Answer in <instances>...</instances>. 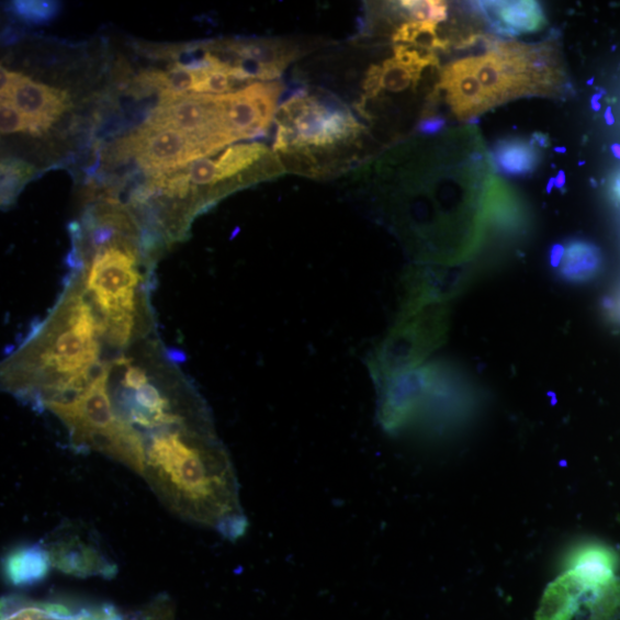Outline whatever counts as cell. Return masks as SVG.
<instances>
[{
	"label": "cell",
	"mask_w": 620,
	"mask_h": 620,
	"mask_svg": "<svg viewBox=\"0 0 620 620\" xmlns=\"http://www.w3.org/2000/svg\"><path fill=\"white\" fill-rule=\"evenodd\" d=\"M117 354L102 316L68 274L55 307L3 363L2 383L18 398L44 407L80 394Z\"/></svg>",
	"instance_id": "1"
},
{
	"label": "cell",
	"mask_w": 620,
	"mask_h": 620,
	"mask_svg": "<svg viewBox=\"0 0 620 620\" xmlns=\"http://www.w3.org/2000/svg\"><path fill=\"white\" fill-rule=\"evenodd\" d=\"M84 228L90 248L74 244L69 274L102 316L112 349L127 352L155 330L151 270L123 212L112 207L90 214Z\"/></svg>",
	"instance_id": "2"
},
{
	"label": "cell",
	"mask_w": 620,
	"mask_h": 620,
	"mask_svg": "<svg viewBox=\"0 0 620 620\" xmlns=\"http://www.w3.org/2000/svg\"><path fill=\"white\" fill-rule=\"evenodd\" d=\"M146 469L151 467L188 514L219 533L240 511L235 475L213 429L189 424L156 430L145 439Z\"/></svg>",
	"instance_id": "3"
},
{
	"label": "cell",
	"mask_w": 620,
	"mask_h": 620,
	"mask_svg": "<svg viewBox=\"0 0 620 620\" xmlns=\"http://www.w3.org/2000/svg\"><path fill=\"white\" fill-rule=\"evenodd\" d=\"M110 362L80 394L67 401L48 402L43 408L63 421L78 448L101 452L145 475V439L115 412L109 387Z\"/></svg>",
	"instance_id": "4"
},
{
	"label": "cell",
	"mask_w": 620,
	"mask_h": 620,
	"mask_svg": "<svg viewBox=\"0 0 620 620\" xmlns=\"http://www.w3.org/2000/svg\"><path fill=\"white\" fill-rule=\"evenodd\" d=\"M274 153L301 156L332 154L354 144L365 127L337 97L297 90L281 104L275 121Z\"/></svg>",
	"instance_id": "5"
},
{
	"label": "cell",
	"mask_w": 620,
	"mask_h": 620,
	"mask_svg": "<svg viewBox=\"0 0 620 620\" xmlns=\"http://www.w3.org/2000/svg\"><path fill=\"white\" fill-rule=\"evenodd\" d=\"M534 620H620V577L565 570L545 588Z\"/></svg>",
	"instance_id": "6"
},
{
	"label": "cell",
	"mask_w": 620,
	"mask_h": 620,
	"mask_svg": "<svg viewBox=\"0 0 620 620\" xmlns=\"http://www.w3.org/2000/svg\"><path fill=\"white\" fill-rule=\"evenodd\" d=\"M448 308L442 304L405 309L398 327L384 343L375 382L420 365L448 332Z\"/></svg>",
	"instance_id": "7"
},
{
	"label": "cell",
	"mask_w": 620,
	"mask_h": 620,
	"mask_svg": "<svg viewBox=\"0 0 620 620\" xmlns=\"http://www.w3.org/2000/svg\"><path fill=\"white\" fill-rule=\"evenodd\" d=\"M144 126L181 132L200 143L207 157L237 142L228 127L221 95L191 92L160 104Z\"/></svg>",
	"instance_id": "8"
},
{
	"label": "cell",
	"mask_w": 620,
	"mask_h": 620,
	"mask_svg": "<svg viewBox=\"0 0 620 620\" xmlns=\"http://www.w3.org/2000/svg\"><path fill=\"white\" fill-rule=\"evenodd\" d=\"M443 371L440 364L418 365L382 381L379 415L385 431L396 433L412 424L435 398Z\"/></svg>",
	"instance_id": "9"
},
{
	"label": "cell",
	"mask_w": 620,
	"mask_h": 620,
	"mask_svg": "<svg viewBox=\"0 0 620 620\" xmlns=\"http://www.w3.org/2000/svg\"><path fill=\"white\" fill-rule=\"evenodd\" d=\"M283 84L255 82L234 93L221 95L228 127L237 142L264 136L275 121Z\"/></svg>",
	"instance_id": "10"
},
{
	"label": "cell",
	"mask_w": 620,
	"mask_h": 620,
	"mask_svg": "<svg viewBox=\"0 0 620 620\" xmlns=\"http://www.w3.org/2000/svg\"><path fill=\"white\" fill-rule=\"evenodd\" d=\"M301 47L283 40H243L226 43L225 53L235 56L227 64L233 76L245 84L271 82L296 58Z\"/></svg>",
	"instance_id": "11"
},
{
	"label": "cell",
	"mask_w": 620,
	"mask_h": 620,
	"mask_svg": "<svg viewBox=\"0 0 620 620\" xmlns=\"http://www.w3.org/2000/svg\"><path fill=\"white\" fill-rule=\"evenodd\" d=\"M126 146L143 169L154 176L207 158L200 143L173 129L144 126L128 138Z\"/></svg>",
	"instance_id": "12"
},
{
	"label": "cell",
	"mask_w": 620,
	"mask_h": 620,
	"mask_svg": "<svg viewBox=\"0 0 620 620\" xmlns=\"http://www.w3.org/2000/svg\"><path fill=\"white\" fill-rule=\"evenodd\" d=\"M0 92L30 122L31 134H43L68 110L65 91L32 81L19 72L0 70Z\"/></svg>",
	"instance_id": "13"
},
{
	"label": "cell",
	"mask_w": 620,
	"mask_h": 620,
	"mask_svg": "<svg viewBox=\"0 0 620 620\" xmlns=\"http://www.w3.org/2000/svg\"><path fill=\"white\" fill-rule=\"evenodd\" d=\"M438 89L446 93L460 119L477 117L492 108L474 71L473 57L454 61L441 71Z\"/></svg>",
	"instance_id": "14"
},
{
	"label": "cell",
	"mask_w": 620,
	"mask_h": 620,
	"mask_svg": "<svg viewBox=\"0 0 620 620\" xmlns=\"http://www.w3.org/2000/svg\"><path fill=\"white\" fill-rule=\"evenodd\" d=\"M53 567L65 575L78 578L101 576L114 578L117 566L110 562L95 545L78 537H69L49 544L46 549Z\"/></svg>",
	"instance_id": "15"
},
{
	"label": "cell",
	"mask_w": 620,
	"mask_h": 620,
	"mask_svg": "<svg viewBox=\"0 0 620 620\" xmlns=\"http://www.w3.org/2000/svg\"><path fill=\"white\" fill-rule=\"evenodd\" d=\"M476 9L496 35L515 37L541 31L548 21L538 2H478Z\"/></svg>",
	"instance_id": "16"
},
{
	"label": "cell",
	"mask_w": 620,
	"mask_h": 620,
	"mask_svg": "<svg viewBox=\"0 0 620 620\" xmlns=\"http://www.w3.org/2000/svg\"><path fill=\"white\" fill-rule=\"evenodd\" d=\"M53 563L40 543L20 545L3 561L5 580L14 587H31L45 580Z\"/></svg>",
	"instance_id": "17"
},
{
	"label": "cell",
	"mask_w": 620,
	"mask_h": 620,
	"mask_svg": "<svg viewBox=\"0 0 620 620\" xmlns=\"http://www.w3.org/2000/svg\"><path fill=\"white\" fill-rule=\"evenodd\" d=\"M557 266V272L564 282L585 283L598 274L602 256L597 245L584 239L568 240Z\"/></svg>",
	"instance_id": "18"
},
{
	"label": "cell",
	"mask_w": 620,
	"mask_h": 620,
	"mask_svg": "<svg viewBox=\"0 0 620 620\" xmlns=\"http://www.w3.org/2000/svg\"><path fill=\"white\" fill-rule=\"evenodd\" d=\"M565 568L595 577L619 576L620 556L606 543L586 542L567 555Z\"/></svg>",
	"instance_id": "19"
},
{
	"label": "cell",
	"mask_w": 620,
	"mask_h": 620,
	"mask_svg": "<svg viewBox=\"0 0 620 620\" xmlns=\"http://www.w3.org/2000/svg\"><path fill=\"white\" fill-rule=\"evenodd\" d=\"M496 170L508 178H525L532 173L540 160L536 145L522 138H506L496 143L492 151Z\"/></svg>",
	"instance_id": "20"
},
{
	"label": "cell",
	"mask_w": 620,
	"mask_h": 620,
	"mask_svg": "<svg viewBox=\"0 0 620 620\" xmlns=\"http://www.w3.org/2000/svg\"><path fill=\"white\" fill-rule=\"evenodd\" d=\"M139 81L143 87L159 91L160 104H165L193 91L196 70L177 65L167 71L144 72Z\"/></svg>",
	"instance_id": "21"
},
{
	"label": "cell",
	"mask_w": 620,
	"mask_h": 620,
	"mask_svg": "<svg viewBox=\"0 0 620 620\" xmlns=\"http://www.w3.org/2000/svg\"><path fill=\"white\" fill-rule=\"evenodd\" d=\"M269 155L260 143H238L226 148L215 162L217 182L233 179Z\"/></svg>",
	"instance_id": "22"
},
{
	"label": "cell",
	"mask_w": 620,
	"mask_h": 620,
	"mask_svg": "<svg viewBox=\"0 0 620 620\" xmlns=\"http://www.w3.org/2000/svg\"><path fill=\"white\" fill-rule=\"evenodd\" d=\"M394 44H407L435 53L436 49L446 52L450 40L439 34L438 23L431 21H409L396 30L392 36Z\"/></svg>",
	"instance_id": "23"
},
{
	"label": "cell",
	"mask_w": 620,
	"mask_h": 620,
	"mask_svg": "<svg viewBox=\"0 0 620 620\" xmlns=\"http://www.w3.org/2000/svg\"><path fill=\"white\" fill-rule=\"evenodd\" d=\"M247 86L238 81L232 74L230 67L219 59L213 65L196 70L194 93L223 95L234 93Z\"/></svg>",
	"instance_id": "24"
},
{
	"label": "cell",
	"mask_w": 620,
	"mask_h": 620,
	"mask_svg": "<svg viewBox=\"0 0 620 620\" xmlns=\"http://www.w3.org/2000/svg\"><path fill=\"white\" fill-rule=\"evenodd\" d=\"M0 171V188H2V207L12 206L24 185L33 178L35 168L24 161L5 159Z\"/></svg>",
	"instance_id": "25"
},
{
	"label": "cell",
	"mask_w": 620,
	"mask_h": 620,
	"mask_svg": "<svg viewBox=\"0 0 620 620\" xmlns=\"http://www.w3.org/2000/svg\"><path fill=\"white\" fill-rule=\"evenodd\" d=\"M381 67L383 92L398 93L410 87L416 88L421 77V72L403 66L394 58L383 61Z\"/></svg>",
	"instance_id": "26"
},
{
	"label": "cell",
	"mask_w": 620,
	"mask_h": 620,
	"mask_svg": "<svg viewBox=\"0 0 620 620\" xmlns=\"http://www.w3.org/2000/svg\"><path fill=\"white\" fill-rule=\"evenodd\" d=\"M398 4L415 21L440 23L449 18V4L441 2V0H424V2L410 0V2H399Z\"/></svg>",
	"instance_id": "27"
},
{
	"label": "cell",
	"mask_w": 620,
	"mask_h": 620,
	"mask_svg": "<svg viewBox=\"0 0 620 620\" xmlns=\"http://www.w3.org/2000/svg\"><path fill=\"white\" fill-rule=\"evenodd\" d=\"M59 3L57 2H27L20 0L13 3V11L21 20L31 23H46L52 21L59 12Z\"/></svg>",
	"instance_id": "28"
},
{
	"label": "cell",
	"mask_w": 620,
	"mask_h": 620,
	"mask_svg": "<svg viewBox=\"0 0 620 620\" xmlns=\"http://www.w3.org/2000/svg\"><path fill=\"white\" fill-rule=\"evenodd\" d=\"M0 131L2 134L31 133L30 122L10 101L0 103Z\"/></svg>",
	"instance_id": "29"
},
{
	"label": "cell",
	"mask_w": 620,
	"mask_h": 620,
	"mask_svg": "<svg viewBox=\"0 0 620 620\" xmlns=\"http://www.w3.org/2000/svg\"><path fill=\"white\" fill-rule=\"evenodd\" d=\"M189 179L194 185H215L217 184V173L215 161L204 158L189 165Z\"/></svg>",
	"instance_id": "30"
},
{
	"label": "cell",
	"mask_w": 620,
	"mask_h": 620,
	"mask_svg": "<svg viewBox=\"0 0 620 620\" xmlns=\"http://www.w3.org/2000/svg\"><path fill=\"white\" fill-rule=\"evenodd\" d=\"M74 620H123L115 607L105 605L99 608L82 609Z\"/></svg>",
	"instance_id": "31"
},
{
	"label": "cell",
	"mask_w": 620,
	"mask_h": 620,
	"mask_svg": "<svg viewBox=\"0 0 620 620\" xmlns=\"http://www.w3.org/2000/svg\"><path fill=\"white\" fill-rule=\"evenodd\" d=\"M444 124L446 120L440 116L429 117L419 123L418 129L424 134H436L444 127Z\"/></svg>",
	"instance_id": "32"
},
{
	"label": "cell",
	"mask_w": 620,
	"mask_h": 620,
	"mask_svg": "<svg viewBox=\"0 0 620 620\" xmlns=\"http://www.w3.org/2000/svg\"><path fill=\"white\" fill-rule=\"evenodd\" d=\"M564 252V245L563 244H555L552 246L551 248V252H550V262L552 264V267L557 268L561 258L563 256Z\"/></svg>",
	"instance_id": "33"
},
{
	"label": "cell",
	"mask_w": 620,
	"mask_h": 620,
	"mask_svg": "<svg viewBox=\"0 0 620 620\" xmlns=\"http://www.w3.org/2000/svg\"><path fill=\"white\" fill-rule=\"evenodd\" d=\"M531 143L541 147H549L551 144L550 137L545 134L536 133L532 136Z\"/></svg>",
	"instance_id": "34"
},
{
	"label": "cell",
	"mask_w": 620,
	"mask_h": 620,
	"mask_svg": "<svg viewBox=\"0 0 620 620\" xmlns=\"http://www.w3.org/2000/svg\"><path fill=\"white\" fill-rule=\"evenodd\" d=\"M602 95H604V92L593 95L591 102H590L593 111L599 112L601 110L600 99L602 98Z\"/></svg>",
	"instance_id": "35"
},
{
	"label": "cell",
	"mask_w": 620,
	"mask_h": 620,
	"mask_svg": "<svg viewBox=\"0 0 620 620\" xmlns=\"http://www.w3.org/2000/svg\"><path fill=\"white\" fill-rule=\"evenodd\" d=\"M10 620H45V619H37L31 616L30 613H27L26 611L21 610L16 615H14Z\"/></svg>",
	"instance_id": "36"
},
{
	"label": "cell",
	"mask_w": 620,
	"mask_h": 620,
	"mask_svg": "<svg viewBox=\"0 0 620 620\" xmlns=\"http://www.w3.org/2000/svg\"><path fill=\"white\" fill-rule=\"evenodd\" d=\"M566 183L565 172L564 170H560L557 177L555 178V187L556 189H563Z\"/></svg>",
	"instance_id": "37"
},
{
	"label": "cell",
	"mask_w": 620,
	"mask_h": 620,
	"mask_svg": "<svg viewBox=\"0 0 620 620\" xmlns=\"http://www.w3.org/2000/svg\"><path fill=\"white\" fill-rule=\"evenodd\" d=\"M605 120L606 122L609 124V126H612V124L615 123V117L612 115V110L611 108H608L606 113H605Z\"/></svg>",
	"instance_id": "38"
},
{
	"label": "cell",
	"mask_w": 620,
	"mask_h": 620,
	"mask_svg": "<svg viewBox=\"0 0 620 620\" xmlns=\"http://www.w3.org/2000/svg\"><path fill=\"white\" fill-rule=\"evenodd\" d=\"M611 151L617 159H620V144H613L611 146Z\"/></svg>",
	"instance_id": "39"
},
{
	"label": "cell",
	"mask_w": 620,
	"mask_h": 620,
	"mask_svg": "<svg viewBox=\"0 0 620 620\" xmlns=\"http://www.w3.org/2000/svg\"><path fill=\"white\" fill-rule=\"evenodd\" d=\"M555 185V178H552L549 182L548 185V192L551 193V191L553 190V187Z\"/></svg>",
	"instance_id": "40"
},
{
	"label": "cell",
	"mask_w": 620,
	"mask_h": 620,
	"mask_svg": "<svg viewBox=\"0 0 620 620\" xmlns=\"http://www.w3.org/2000/svg\"><path fill=\"white\" fill-rule=\"evenodd\" d=\"M555 151L559 154H565L566 153V148H555Z\"/></svg>",
	"instance_id": "41"
},
{
	"label": "cell",
	"mask_w": 620,
	"mask_h": 620,
	"mask_svg": "<svg viewBox=\"0 0 620 620\" xmlns=\"http://www.w3.org/2000/svg\"><path fill=\"white\" fill-rule=\"evenodd\" d=\"M616 191H617L618 195L620 196V179H619V181L617 182Z\"/></svg>",
	"instance_id": "42"
},
{
	"label": "cell",
	"mask_w": 620,
	"mask_h": 620,
	"mask_svg": "<svg viewBox=\"0 0 620 620\" xmlns=\"http://www.w3.org/2000/svg\"><path fill=\"white\" fill-rule=\"evenodd\" d=\"M593 82H594V79H591L590 81H588V84H593Z\"/></svg>",
	"instance_id": "43"
}]
</instances>
